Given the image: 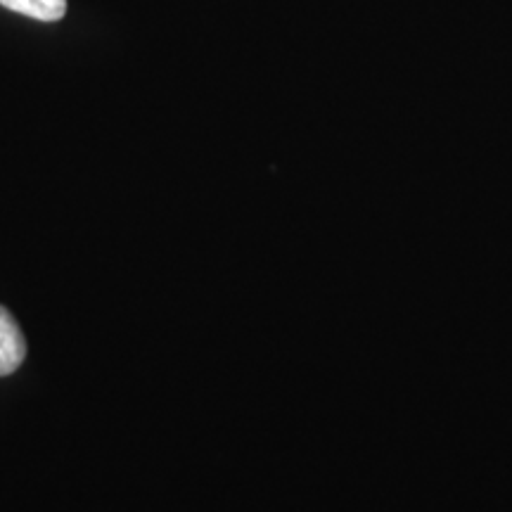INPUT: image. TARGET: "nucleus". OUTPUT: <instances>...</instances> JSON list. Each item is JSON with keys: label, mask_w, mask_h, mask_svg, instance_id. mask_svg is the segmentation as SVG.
<instances>
[{"label": "nucleus", "mask_w": 512, "mask_h": 512, "mask_svg": "<svg viewBox=\"0 0 512 512\" xmlns=\"http://www.w3.org/2000/svg\"><path fill=\"white\" fill-rule=\"evenodd\" d=\"M27 358V339L12 313L0 306V377L12 375Z\"/></svg>", "instance_id": "nucleus-1"}, {"label": "nucleus", "mask_w": 512, "mask_h": 512, "mask_svg": "<svg viewBox=\"0 0 512 512\" xmlns=\"http://www.w3.org/2000/svg\"><path fill=\"white\" fill-rule=\"evenodd\" d=\"M0 5L38 22H57L67 12V0H0Z\"/></svg>", "instance_id": "nucleus-2"}]
</instances>
